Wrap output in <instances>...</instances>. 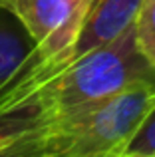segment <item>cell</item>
I'll use <instances>...</instances> for the list:
<instances>
[{"label":"cell","mask_w":155,"mask_h":157,"mask_svg":"<svg viewBox=\"0 0 155 157\" xmlns=\"http://www.w3.org/2000/svg\"><path fill=\"white\" fill-rule=\"evenodd\" d=\"M143 82L155 84V68L141 54L131 26L113 42L68 62L44 80L38 92L40 125L109 100Z\"/></svg>","instance_id":"obj_1"},{"label":"cell","mask_w":155,"mask_h":157,"mask_svg":"<svg viewBox=\"0 0 155 157\" xmlns=\"http://www.w3.org/2000/svg\"><path fill=\"white\" fill-rule=\"evenodd\" d=\"M155 105V84L143 82L100 104L42 125L44 157H108L123 153Z\"/></svg>","instance_id":"obj_2"},{"label":"cell","mask_w":155,"mask_h":157,"mask_svg":"<svg viewBox=\"0 0 155 157\" xmlns=\"http://www.w3.org/2000/svg\"><path fill=\"white\" fill-rule=\"evenodd\" d=\"M48 60H66L84 22L88 0H0Z\"/></svg>","instance_id":"obj_3"},{"label":"cell","mask_w":155,"mask_h":157,"mask_svg":"<svg viewBox=\"0 0 155 157\" xmlns=\"http://www.w3.org/2000/svg\"><path fill=\"white\" fill-rule=\"evenodd\" d=\"M143 0H88L84 22L74 46L70 48L62 66L100 46L113 42L117 36L135 24Z\"/></svg>","instance_id":"obj_4"},{"label":"cell","mask_w":155,"mask_h":157,"mask_svg":"<svg viewBox=\"0 0 155 157\" xmlns=\"http://www.w3.org/2000/svg\"><path fill=\"white\" fill-rule=\"evenodd\" d=\"M38 46L24 26L6 10L0 8V94L38 58Z\"/></svg>","instance_id":"obj_5"},{"label":"cell","mask_w":155,"mask_h":157,"mask_svg":"<svg viewBox=\"0 0 155 157\" xmlns=\"http://www.w3.org/2000/svg\"><path fill=\"white\" fill-rule=\"evenodd\" d=\"M0 157H44L42 125L30 123L6 131L0 137Z\"/></svg>","instance_id":"obj_6"},{"label":"cell","mask_w":155,"mask_h":157,"mask_svg":"<svg viewBox=\"0 0 155 157\" xmlns=\"http://www.w3.org/2000/svg\"><path fill=\"white\" fill-rule=\"evenodd\" d=\"M135 38L141 54L155 68V0H143L135 18Z\"/></svg>","instance_id":"obj_7"},{"label":"cell","mask_w":155,"mask_h":157,"mask_svg":"<svg viewBox=\"0 0 155 157\" xmlns=\"http://www.w3.org/2000/svg\"><path fill=\"white\" fill-rule=\"evenodd\" d=\"M123 153L155 155V105L149 109V113L143 117V121L139 123L135 133L131 135Z\"/></svg>","instance_id":"obj_8"},{"label":"cell","mask_w":155,"mask_h":157,"mask_svg":"<svg viewBox=\"0 0 155 157\" xmlns=\"http://www.w3.org/2000/svg\"><path fill=\"white\" fill-rule=\"evenodd\" d=\"M108 157H123V153H115V155H108Z\"/></svg>","instance_id":"obj_9"}]
</instances>
